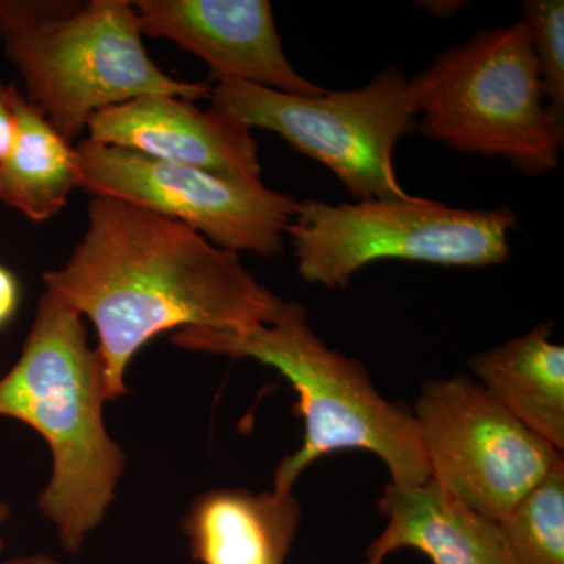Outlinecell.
<instances>
[{"label": "cell", "mask_w": 564, "mask_h": 564, "mask_svg": "<svg viewBox=\"0 0 564 564\" xmlns=\"http://www.w3.org/2000/svg\"><path fill=\"white\" fill-rule=\"evenodd\" d=\"M87 215L73 254L43 281L95 325L107 402L128 393L129 364L159 334L269 325L284 307L240 254L180 221L107 196H91Z\"/></svg>", "instance_id": "obj_1"}, {"label": "cell", "mask_w": 564, "mask_h": 564, "mask_svg": "<svg viewBox=\"0 0 564 564\" xmlns=\"http://www.w3.org/2000/svg\"><path fill=\"white\" fill-rule=\"evenodd\" d=\"M84 321L44 292L20 359L0 378V417L32 426L50 445L51 480L36 505L69 554L102 524L126 469L104 422V367Z\"/></svg>", "instance_id": "obj_2"}, {"label": "cell", "mask_w": 564, "mask_h": 564, "mask_svg": "<svg viewBox=\"0 0 564 564\" xmlns=\"http://www.w3.org/2000/svg\"><path fill=\"white\" fill-rule=\"evenodd\" d=\"M172 343L182 350L254 359L276 369L299 393L303 443L278 464L274 492H292L304 469L339 451L378 456L395 486L430 480L413 410L381 395L359 359L326 345L303 304L285 302L269 325L180 329Z\"/></svg>", "instance_id": "obj_3"}, {"label": "cell", "mask_w": 564, "mask_h": 564, "mask_svg": "<svg viewBox=\"0 0 564 564\" xmlns=\"http://www.w3.org/2000/svg\"><path fill=\"white\" fill-rule=\"evenodd\" d=\"M141 39L128 0H0V43L24 80L25 99L73 144L96 113L140 96L209 98V82L163 73Z\"/></svg>", "instance_id": "obj_4"}, {"label": "cell", "mask_w": 564, "mask_h": 564, "mask_svg": "<svg viewBox=\"0 0 564 564\" xmlns=\"http://www.w3.org/2000/svg\"><path fill=\"white\" fill-rule=\"evenodd\" d=\"M417 131L464 154L502 159L518 172H555L564 122L545 104L540 68L522 21L481 29L408 79Z\"/></svg>", "instance_id": "obj_5"}, {"label": "cell", "mask_w": 564, "mask_h": 564, "mask_svg": "<svg viewBox=\"0 0 564 564\" xmlns=\"http://www.w3.org/2000/svg\"><path fill=\"white\" fill-rule=\"evenodd\" d=\"M516 225L507 206L462 209L413 195L340 204L304 199L288 236L304 282L345 289L378 261L499 265L510 259Z\"/></svg>", "instance_id": "obj_6"}, {"label": "cell", "mask_w": 564, "mask_h": 564, "mask_svg": "<svg viewBox=\"0 0 564 564\" xmlns=\"http://www.w3.org/2000/svg\"><path fill=\"white\" fill-rule=\"evenodd\" d=\"M212 109L247 128L280 135L292 150L334 174L359 199L404 198L393 165L403 137L417 131L408 79L397 66L381 69L355 90L288 95L247 82H218Z\"/></svg>", "instance_id": "obj_7"}, {"label": "cell", "mask_w": 564, "mask_h": 564, "mask_svg": "<svg viewBox=\"0 0 564 564\" xmlns=\"http://www.w3.org/2000/svg\"><path fill=\"white\" fill-rule=\"evenodd\" d=\"M79 188L188 226L215 247L274 258L284 252L299 199L262 180L226 176L82 140Z\"/></svg>", "instance_id": "obj_8"}, {"label": "cell", "mask_w": 564, "mask_h": 564, "mask_svg": "<svg viewBox=\"0 0 564 564\" xmlns=\"http://www.w3.org/2000/svg\"><path fill=\"white\" fill-rule=\"evenodd\" d=\"M413 414L430 480L496 522L563 459L466 375L423 384Z\"/></svg>", "instance_id": "obj_9"}, {"label": "cell", "mask_w": 564, "mask_h": 564, "mask_svg": "<svg viewBox=\"0 0 564 564\" xmlns=\"http://www.w3.org/2000/svg\"><path fill=\"white\" fill-rule=\"evenodd\" d=\"M141 35L173 41L209 68L210 82L239 80L288 95L325 91L293 68L269 0H137Z\"/></svg>", "instance_id": "obj_10"}, {"label": "cell", "mask_w": 564, "mask_h": 564, "mask_svg": "<svg viewBox=\"0 0 564 564\" xmlns=\"http://www.w3.org/2000/svg\"><path fill=\"white\" fill-rule=\"evenodd\" d=\"M88 140L226 176L261 180L251 129L221 111L176 96L148 95L96 113Z\"/></svg>", "instance_id": "obj_11"}, {"label": "cell", "mask_w": 564, "mask_h": 564, "mask_svg": "<svg viewBox=\"0 0 564 564\" xmlns=\"http://www.w3.org/2000/svg\"><path fill=\"white\" fill-rule=\"evenodd\" d=\"M378 507L388 524L367 549L366 564H383L402 549H415L433 564H518L496 521L432 480L389 484Z\"/></svg>", "instance_id": "obj_12"}, {"label": "cell", "mask_w": 564, "mask_h": 564, "mask_svg": "<svg viewBox=\"0 0 564 564\" xmlns=\"http://www.w3.org/2000/svg\"><path fill=\"white\" fill-rule=\"evenodd\" d=\"M300 519L293 492L215 489L192 503L182 530L202 564H285Z\"/></svg>", "instance_id": "obj_13"}, {"label": "cell", "mask_w": 564, "mask_h": 564, "mask_svg": "<svg viewBox=\"0 0 564 564\" xmlns=\"http://www.w3.org/2000/svg\"><path fill=\"white\" fill-rule=\"evenodd\" d=\"M554 323L478 352L469 367L489 395L530 432L564 448V348L551 340Z\"/></svg>", "instance_id": "obj_14"}, {"label": "cell", "mask_w": 564, "mask_h": 564, "mask_svg": "<svg viewBox=\"0 0 564 564\" xmlns=\"http://www.w3.org/2000/svg\"><path fill=\"white\" fill-rule=\"evenodd\" d=\"M74 188H79L76 144L63 139L22 93L17 137L0 163V203L43 223L61 214Z\"/></svg>", "instance_id": "obj_15"}, {"label": "cell", "mask_w": 564, "mask_h": 564, "mask_svg": "<svg viewBox=\"0 0 564 564\" xmlns=\"http://www.w3.org/2000/svg\"><path fill=\"white\" fill-rule=\"evenodd\" d=\"M497 524L518 564H564V462Z\"/></svg>", "instance_id": "obj_16"}, {"label": "cell", "mask_w": 564, "mask_h": 564, "mask_svg": "<svg viewBox=\"0 0 564 564\" xmlns=\"http://www.w3.org/2000/svg\"><path fill=\"white\" fill-rule=\"evenodd\" d=\"M522 22L529 31L540 68L545 104L564 122V2L524 0Z\"/></svg>", "instance_id": "obj_17"}, {"label": "cell", "mask_w": 564, "mask_h": 564, "mask_svg": "<svg viewBox=\"0 0 564 564\" xmlns=\"http://www.w3.org/2000/svg\"><path fill=\"white\" fill-rule=\"evenodd\" d=\"M22 91L17 85L0 82V163L9 154L18 131V106Z\"/></svg>", "instance_id": "obj_18"}, {"label": "cell", "mask_w": 564, "mask_h": 564, "mask_svg": "<svg viewBox=\"0 0 564 564\" xmlns=\"http://www.w3.org/2000/svg\"><path fill=\"white\" fill-rule=\"evenodd\" d=\"M20 300V282L13 272L0 265V328H3L17 314Z\"/></svg>", "instance_id": "obj_19"}, {"label": "cell", "mask_w": 564, "mask_h": 564, "mask_svg": "<svg viewBox=\"0 0 564 564\" xmlns=\"http://www.w3.org/2000/svg\"><path fill=\"white\" fill-rule=\"evenodd\" d=\"M417 6L422 10L429 11L434 18L452 20L459 11L469 7V3L462 2V0H422V2H417Z\"/></svg>", "instance_id": "obj_20"}, {"label": "cell", "mask_w": 564, "mask_h": 564, "mask_svg": "<svg viewBox=\"0 0 564 564\" xmlns=\"http://www.w3.org/2000/svg\"><path fill=\"white\" fill-rule=\"evenodd\" d=\"M2 552V549H0ZM3 564H62L58 560L52 558L51 555L46 554H35V555H25L20 556V558L9 560V562Z\"/></svg>", "instance_id": "obj_21"}, {"label": "cell", "mask_w": 564, "mask_h": 564, "mask_svg": "<svg viewBox=\"0 0 564 564\" xmlns=\"http://www.w3.org/2000/svg\"><path fill=\"white\" fill-rule=\"evenodd\" d=\"M11 508L9 503L2 502L0 500V525L3 524V522L7 521V519L10 518ZM0 549H3V540L0 538Z\"/></svg>", "instance_id": "obj_22"}]
</instances>
